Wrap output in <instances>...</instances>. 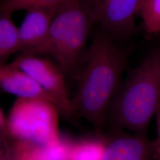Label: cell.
<instances>
[{"label": "cell", "instance_id": "52a82bcc", "mask_svg": "<svg viewBox=\"0 0 160 160\" xmlns=\"http://www.w3.org/2000/svg\"><path fill=\"white\" fill-rule=\"evenodd\" d=\"M106 137L103 160H152V142L147 136L112 131Z\"/></svg>", "mask_w": 160, "mask_h": 160}, {"label": "cell", "instance_id": "7c38bea8", "mask_svg": "<svg viewBox=\"0 0 160 160\" xmlns=\"http://www.w3.org/2000/svg\"><path fill=\"white\" fill-rule=\"evenodd\" d=\"M67 0H5L1 5V12L13 14L18 11H28L38 7H59Z\"/></svg>", "mask_w": 160, "mask_h": 160}, {"label": "cell", "instance_id": "5b68a950", "mask_svg": "<svg viewBox=\"0 0 160 160\" xmlns=\"http://www.w3.org/2000/svg\"><path fill=\"white\" fill-rule=\"evenodd\" d=\"M11 64L39 83L55 99L59 113L66 119L74 122L77 116L69 98L66 76L57 63L38 55H22Z\"/></svg>", "mask_w": 160, "mask_h": 160}, {"label": "cell", "instance_id": "7a4b0ae2", "mask_svg": "<svg viewBox=\"0 0 160 160\" xmlns=\"http://www.w3.org/2000/svg\"><path fill=\"white\" fill-rule=\"evenodd\" d=\"M160 103V48L152 50L122 82L109 108L106 126L147 136Z\"/></svg>", "mask_w": 160, "mask_h": 160}, {"label": "cell", "instance_id": "4fadbf2b", "mask_svg": "<svg viewBox=\"0 0 160 160\" xmlns=\"http://www.w3.org/2000/svg\"><path fill=\"white\" fill-rule=\"evenodd\" d=\"M106 137L100 141L82 142L72 152L71 160H103Z\"/></svg>", "mask_w": 160, "mask_h": 160}, {"label": "cell", "instance_id": "ba28073f", "mask_svg": "<svg viewBox=\"0 0 160 160\" xmlns=\"http://www.w3.org/2000/svg\"><path fill=\"white\" fill-rule=\"evenodd\" d=\"M59 7H38L27 11L18 28L20 51L23 53L31 51L43 43Z\"/></svg>", "mask_w": 160, "mask_h": 160}, {"label": "cell", "instance_id": "8fae6325", "mask_svg": "<svg viewBox=\"0 0 160 160\" xmlns=\"http://www.w3.org/2000/svg\"><path fill=\"white\" fill-rule=\"evenodd\" d=\"M138 14L150 35L160 33V0H140Z\"/></svg>", "mask_w": 160, "mask_h": 160}, {"label": "cell", "instance_id": "5bb4252c", "mask_svg": "<svg viewBox=\"0 0 160 160\" xmlns=\"http://www.w3.org/2000/svg\"><path fill=\"white\" fill-rule=\"evenodd\" d=\"M157 120V137L152 140V160H160V103L155 114Z\"/></svg>", "mask_w": 160, "mask_h": 160}, {"label": "cell", "instance_id": "3957f363", "mask_svg": "<svg viewBox=\"0 0 160 160\" xmlns=\"http://www.w3.org/2000/svg\"><path fill=\"white\" fill-rule=\"evenodd\" d=\"M94 23L86 0H67L59 7L43 43L22 55H50L65 76L75 79L88 49L87 41Z\"/></svg>", "mask_w": 160, "mask_h": 160}, {"label": "cell", "instance_id": "8992f818", "mask_svg": "<svg viewBox=\"0 0 160 160\" xmlns=\"http://www.w3.org/2000/svg\"><path fill=\"white\" fill-rule=\"evenodd\" d=\"M95 22L102 32L113 39L125 38L131 35L136 26L140 0H86Z\"/></svg>", "mask_w": 160, "mask_h": 160}, {"label": "cell", "instance_id": "9c48e42d", "mask_svg": "<svg viewBox=\"0 0 160 160\" xmlns=\"http://www.w3.org/2000/svg\"><path fill=\"white\" fill-rule=\"evenodd\" d=\"M0 86L4 92L17 98L41 99L53 103L57 108L55 99L39 83L11 63L1 65Z\"/></svg>", "mask_w": 160, "mask_h": 160}, {"label": "cell", "instance_id": "277c9868", "mask_svg": "<svg viewBox=\"0 0 160 160\" xmlns=\"http://www.w3.org/2000/svg\"><path fill=\"white\" fill-rule=\"evenodd\" d=\"M57 108L41 99L17 98L7 118L9 138L45 148L59 142Z\"/></svg>", "mask_w": 160, "mask_h": 160}, {"label": "cell", "instance_id": "9a60e30c", "mask_svg": "<svg viewBox=\"0 0 160 160\" xmlns=\"http://www.w3.org/2000/svg\"><path fill=\"white\" fill-rule=\"evenodd\" d=\"M0 160H17L14 147L9 142L2 143V148L1 149Z\"/></svg>", "mask_w": 160, "mask_h": 160}, {"label": "cell", "instance_id": "30bf717a", "mask_svg": "<svg viewBox=\"0 0 160 160\" xmlns=\"http://www.w3.org/2000/svg\"><path fill=\"white\" fill-rule=\"evenodd\" d=\"M12 13L1 12L0 14V61L1 65L11 55L20 51L19 29L12 18Z\"/></svg>", "mask_w": 160, "mask_h": 160}, {"label": "cell", "instance_id": "6da1fadb", "mask_svg": "<svg viewBox=\"0 0 160 160\" xmlns=\"http://www.w3.org/2000/svg\"><path fill=\"white\" fill-rule=\"evenodd\" d=\"M126 52L109 34L98 32L92 38L75 80L71 100L77 116L92 125L99 137L104 130L110 106L122 82Z\"/></svg>", "mask_w": 160, "mask_h": 160}]
</instances>
